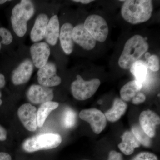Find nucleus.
Returning <instances> with one entry per match:
<instances>
[{
    "instance_id": "nucleus-12",
    "label": "nucleus",
    "mask_w": 160,
    "mask_h": 160,
    "mask_svg": "<svg viewBox=\"0 0 160 160\" xmlns=\"http://www.w3.org/2000/svg\"><path fill=\"white\" fill-rule=\"evenodd\" d=\"M140 126L150 138L155 135L156 126L159 125L160 118L154 112L146 110L142 112L139 117Z\"/></svg>"
},
{
    "instance_id": "nucleus-40",
    "label": "nucleus",
    "mask_w": 160,
    "mask_h": 160,
    "mask_svg": "<svg viewBox=\"0 0 160 160\" xmlns=\"http://www.w3.org/2000/svg\"></svg>"
},
{
    "instance_id": "nucleus-20",
    "label": "nucleus",
    "mask_w": 160,
    "mask_h": 160,
    "mask_svg": "<svg viewBox=\"0 0 160 160\" xmlns=\"http://www.w3.org/2000/svg\"><path fill=\"white\" fill-rule=\"evenodd\" d=\"M34 6L31 1L23 0L13 7L12 15L22 16L28 21L34 14Z\"/></svg>"
},
{
    "instance_id": "nucleus-10",
    "label": "nucleus",
    "mask_w": 160,
    "mask_h": 160,
    "mask_svg": "<svg viewBox=\"0 0 160 160\" xmlns=\"http://www.w3.org/2000/svg\"><path fill=\"white\" fill-rule=\"evenodd\" d=\"M30 50L34 66L38 69L45 66L50 54L49 45L44 42H36L31 46Z\"/></svg>"
},
{
    "instance_id": "nucleus-29",
    "label": "nucleus",
    "mask_w": 160,
    "mask_h": 160,
    "mask_svg": "<svg viewBox=\"0 0 160 160\" xmlns=\"http://www.w3.org/2000/svg\"><path fill=\"white\" fill-rule=\"evenodd\" d=\"M146 99V97L145 95L142 92H139L135 96L134 98L132 100V101L133 104L138 105V104L144 102Z\"/></svg>"
},
{
    "instance_id": "nucleus-4",
    "label": "nucleus",
    "mask_w": 160,
    "mask_h": 160,
    "mask_svg": "<svg viewBox=\"0 0 160 160\" xmlns=\"http://www.w3.org/2000/svg\"><path fill=\"white\" fill-rule=\"evenodd\" d=\"M100 85L101 82L98 79L86 81L80 75H78L77 80L72 83V93L75 98L78 100L88 99L96 92Z\"/></svg>"
},
{
    "instance_id": "nucleus-25",
    "label": "nucleus",
    "mask_w": 160,
    "mask_h": 160,
    "mask_svg": "<svg viewBox=\"0 0 160 160\" xmlns=\"http://www.w3.org/2000/svg\"><path fill=\"white\" fill-rule=\"evenodd\" d=\"M76 122V114L72 109L68 108L65 111L62 118L63 126L67 129L72 128Z\"/></svg>"
},
{
    "instance_id": "nucleus-19",
    "label": "nucleus",
    "mask_w": 160,
    "mask_h": 160,
    "mask_svg": "<svg viewBox=\"0 0 160 160\" xmlns=\"http://www.w3.org/2000/svg\"><path fill=\"white\" fill-rule=\"evenodd\" d=\"M143 87V84L136 80H132L126 83L122 87L120 91L122 99L124 102L132 101Z\"/></svg>"
},
{
    "instance_id": "nucleus-8",
    "label": "nucleus",
    "mask_w": 160,
    "mask_h": 160,
    "mask_svg": "<svg viewBox=\"0 0 160 160\" xmlns=\"http://www.w3.org/2000/svg\"><path fill=\"white\" fill-rule=\"evenodd\" d=\"M37 110L30 103H25L18 109V114L24 127L29 131L33 132L37 129Z\"/></svg>"
},
{
    "instance_id": "nucleus-33",
    "label": "nucleus",
    "mask_w": 160,
    "mask_h": 160,
    "mask_svg": "<svg viewBox=\"0 0 160 160\" xmlns=\"http://www.w3.org/2000/svg\"><path fill=\"white\" fill-rule=\"evenodd\" d=\"M6 81L5 76L3 74L0 73V88H2L5 86Z\"/></svg>"
},
{
    "instance_id": "nucleus-38",
    "label": "nucleus",
    "mask_w": 160,
    "mask_h": 160,
    "mask_svg": "<svg viewBox=\"0 0 160 160\" xmlns=\"http://www.w3.org/2000/svg\"><path fill=\"white\" fill-rule=\"evenodd\" d=\"M98 103L99 104H102V100H99L98 102Z\"/></svg>"
},
{
    "instance_id": "nucleus-5",
    "label": "nucleus",
    "mask_w": 160,
    "mask_h": 160,
    "mask_svg": "<svg viewBox=\"0 0 160 160\" xmlns=\"http://www.w3.org/2000/svg\"><path fill=\"white\" fill-rule=\"evenodd\" d=\"M84 27L96 41H106L109 33V27L105 19L97 15H91L86 18Z\"/></svg>"
},
{
    "instance_id": "nucleus-23",
    "label": "nucleus",
    "mask_w": 160,
    "mask_h": 160,
    "mask_svg": "<svg viewBox=\"0 0 160 160\" xmlns=\"http://www.w3.org/2000/svg\"><path fill=\"white\" fill-rule=\"evenodd\" d=\"M11 22L14 32L19 37H23L27 31L28 21L22 17L12 15Z\"/></svg>"
},
{
    "instance_id": "nucleus-22",
    "label": "nucleus",
    "mask_w": 160,
    "mask_h": 160,
    "mask_svg": "<svg viewBox=\"0 0 160 160\" xmlns=\"http://www.w3.org/2000/svg\"><path fill=\"white\" fill-rule=\"evenodd\" d=\"M148 69L146 62L138 60L132 66L130 70L136 81L143 84L147 78Z\"/></svg>"
},
{
    "instance_id": "nucleus-6",
    "label": "nucleus",
    "mask_w": 160,
    "mask_h": 160,
    "mask_svg": "<svg viewBox=\"0 0 160 160\" xmlns=\"http://www.w3.org/2000/svg\"><path fill=\"white\" fill-rule=\"evenodd\" d=\"M81 119L90 124L92 129L96 134H100L106 128L107 124L105 114L96 108L83 109L80 112Z\"/></svg>"
},
{
    "instance_id": "nucleus-1",
    "label": "nucleus",
    "mask_w": 160,
    "mask_h": 160,
    "mask_svg": "<svg viewBox=\"0 0 160 160\" xmlns=\"http://www.w3.org/2000/svg\"><path fill=\"white\" fill-rule=\"evenodd\" d=\"M152 10L150 0H128L123 4L122 15L127 22L136 25L148 21L151 17Z\"/></svg>"
},
{
    "instance_id": "nucleus-21",
    "label": "nucleus",
    "mask_w": 160,
    "mask_h": 160,
    "mask_svg": "<svg viewBox=\"0 0 160 160\" xmlns=\"http://www.w3.org/2000/svg\"><path fill=\"white\" fill-rule=\"evenodd\" d=\"M59 104L56 102H46L40 106L37 113V123L38 127H42L52 111L58 107Z\"/></svg>"
},
{
    "instance_id": "nucleus-32",
    "label": "nucleus",
    "mask_w": 160,
    "mask_h": 160,
    "mask_svg": "<svg viewBox=\"0 0 160 160\" xmlns=\"http://www.w3.org/2000/svg\"><path fill=\"white\" fill-rule=\"evenodd\" d=\"M0 160H12L11 156L5 152H0Z\"/></svg>"
},
{
    "instance_id": "nucleus-3",
    "label": "nucleus",
    "mask_w": 160,
    "mask_h": 160,
    "mask_svg": "<svg viewBox=\"0 0 160 160\" xmlns=\"http://www.w3.org/2000/svg\"><path fill=\"white\" fill-rule=\"evenodd\" d=\"M62 142V137L59 134L42 133L25 140L22 144V148L27 152H32L54 149L59 146Z\"/></svg>"
},
{
    "instance_id": "nucleus-30",
    "label": "nucleus",
    "mask_w": 160,
    "mask_h": 160,
    "mask_svg": "<svg viewBox=\"0 0 160 160\" xmlns=\"http://www.w3.org/2000/svg\"><path fill=\"white\" fill-rule=\"evenodd\" d=\"M108 160H123L122 156L119 152L112 150L109 152Z\"/></svg>"
},
{
    "instance_id": "nucleus-26",
    "label": "nucleus",
    "mask_w": 160,
    "mask_h": 160,
    "mask_svg": "<svg viewBox=\"0 0 160 160\" xmlns=\"http://www.w3.org/2000/svg\"><path fill=\"white\" fill-rule=\"evenodd\" d=\"M12 41V36L9 30L4 28H0V49L3 45H8Z\"/></svg>"
},
{
    "instance_id": "nucleus-31",
    "label": "nucleus",
    "mask_w": 160,
    "mask_h": 160,
    "mask_svg": "<svg viewBox=\"0 0 160 160\" xmlns=\"http://www.w3.org/2000/svg\"><path fill=\"white\" fill-rule=\"evenodd\" d=\"M7 131L5 128L0 125V141H4L7 138Z\"/></svg>"
},
{
    "instance_id": "nucleus-2",
    "label": "nucleus",
    "mask_w": 160,
    "mask_h": 160,
    "mask_svg": "<svg viewBox=\"0 0 160 160\" xmlns=\"http://www.w3.org/2000/svg\"><path fill=\"white\" fill-rule=\"evenodd\" d=\"M147 39L139 35H136L126 42L118 64L123 69H129L144 53L148 51L149 45Z\"/></svg>"
},
{
    "instance_id": "nucleus-15",
    "label": "nucleus",
    "mask_w": 160,
    "mask_h": 160,
    "mask_svg": "<svg viewBox=\"0 0 160 160\" xmlns=\"http://www.w3.org/2000/svg\"><path fill=\"white\" fill-rule=\"evenodd\" d=\"M49 21V18L46 14L42 13L38 16L30 33V38L32 42H37L45 38Z\"/></svg>"
},
{
    "instance_id": "nucleus-14",
    "label": "nucleus",
    "mask_w": 160,
    "mask_h": 160,
    "mask_svg": "<svg viewBox=\"0 0 160 160\" xmlns=\"http://www.w3.org/2000/svg\"><path fill=\"white\" fill-rule=\"evenodd\" d=\"M73 27L69 23H65L60 31L59 38L61 46L66 54H71L73 51V41L72 32Z\"/></svg>"
},
{
    "instance_id": "nucleus-24",
    "label": "nucleus",
    "mask_w": 160,
    "mask_h": 160,
    "mask_svg": "<svg viewBox=\"0 0 160 160\" xmlns=\"http://www.w3.org/2000/svg\"><path fill=\"white\" fill-rule=\"evenodd\" d=\"M131 131L141 145L145 147H149L151 146V138L145 133L141 126L138 125L133 126L132 128Z\"/></svg>"
},
{
    "instance_id": "nucleus-18",
    "label": "nucleus",
    "mask_w": 160,
    "mask_h": 160,
    "mask_svg": "<svg viewBox=\"0 0 160 160\" xmlns=\"http://www.w3.org/2000/svg\"><path fill=\"white\" fill-rule=\"evenodd\" d=\"M127 108V104L122 100L115 99L112 107L105 112L106 119L109 122H116L125 113Z\"/></svg>"
},
{
    "instance_id": "nucleus-16",
    "label": "nucleus",
    "mask_w": 160,
    "mask_h": 160,
    "mask_svg": "<svg viewBox=\"0 0 160 160\" xmlns=\"http://www.w3.org/2000/svg\"><path fill=\"white\" fill-rule=\"evenodd\" d=\"M60 25L58 18L54 15L49 20L46 27L45 38L46 42L51 46H55L59 38Z\"/></svg>"
},
{
    "instance_id": "nucleus-37",
    "label": "nucleus",
    "mask_w": 160,
    "mask_h": 160,
    "mask_svg": "<svg viewBox=\"0 0 160 160\" xmlns=\"http://www.w3.org/2000/svg\"><path fill=\"white\" fill-rule=\"evenodd\" d=\"M2 97V93H1V92H0V98ZM2 100H1V99L0 98V106H1V105H2Z\"/></svg>"
},
{
    "instance_id": "nucleus-28",
    "label": "nucleus",
    "mask_w": 160,
    "mask_h": 160,
    "mask_svg": "<svg viewBox=\"0 0 160 160\" xmlns=\"http://www.w3.org/2000/svg\"><path fill=\"white\" fill-rule=\"evenodd\" d=\"M131 160H158L157 157L152 152H143L138 153Z\"/></svg>"
},
{
    "instance_id": "nucleus-39",
    "label": "nucleus",
    "mask_w": 160,
    "mask_h": 160,
    "mask_svg": "<svg viewBox=\"0 0 160 160\" xmlns=\"http://www.w3.org/2000/svg\"><path fill=\"white\" fill-rule=\"evenodd\" d=\"M158 96L159 97V96H160V94H158Z\"/></svg>"
},
{
    "instance_id": "nucleus-9",
    "label": "nucleus",
    "mask_w": 160,
    "mask_h": 160,
    "mask_svg": "<svg viewBox=\"0 0 160 160\" xmlns=\"http://www.w3.org/2000/svg\"><path fill=\"white\" fill-rule=\"evenodd\" d=\"M27 97L32 104H42L51 101L53 98V92L49 87L33 85L28 89Z\"/></svg>"
},
{
    "instance_id": "nucleus-11",
    "label": "nucleus",
    "mask_w": 160,
    "mask_h": 160,
    "mask_svg": "<svg viewBox=\"0 0 160 160\" xmlns=\"http://www.w3.org/2000/svg\"><path fill=\"white\" fill-rule=\"evenodd\" d=\"M72 38L73 42L86 50H91L96 45V41L85 29L82 24L73 27Z\"/></svg>"
},
{
    "instance_id": "nucleus-13",
    "label": "nucleus",
    "mask_w": 160,
    "mask_h": 160,
    "mask_svg": "<svg viewBox=\"0 0 160 160\" xmlns=\"http://www.w3.org/2000/svg\"><path fill=\"white\" fill-rule=\"evenodd\" d=\"M33 69V63L31 60L23 61L12 71L11 78L13 84L20 85L27 82L31 78Z\"/></svg>"
},
{
    "instance_id": "nucleus-27",
    "label": "nucleus",
    "mask_w": 160,
    "mask_h": 160,
    "mask_svg": "<svg viewBox=\"0 0 160 160\" xmlns=\"http://www.w3.org/2000/svg\"><path fill=\"white\" fill-rule=\"evenodd\" d=\"M148 69L152 71L156 72L160 69V59L156 55H152L146 61Z\"/></svg>"
},
{
    "instance_id": "nucleus-7",
    "label": "nucleus",
    "mask_w": 160,
    "mask_h": 160,
    "mask_svg": "<svg viewBox=\"0 0 160 160\" xmlns=\"http://www.w3.org/2000/svg\"><path fill=\"white\" fill-rule=\"evenodd\" d=\"M55 65L52 62H47L45 66L39 69L38 72V82L41 86L46 87L58 86L62 79L56 73Z\"/></svg>"
},
{
    "instance_id": "nucleus-17",
    "label": "nucleus",
    "mask_w": 160,
    "mask_h": 160,
    "mask_svg": "<svg viewBox=\"0 0 160 160\" xmlns=\"http://www.w3.org/2000/svg\"><path fill=\"white\" fill-rule=\"evenodd\" d=\"M122 142L118 145L123 153L129 155L134 151L135 148L139 147L141 144L137 139L132 131H126L121 136Z\"/></svg>"
},
{
    "instance_id": "nucleus-35",
    "label": "nucleus",
    "mask_w": 160,
    "mask_h": 160,
    "mask_svg": "<svg viewBox=\"0 0 160 160\" xmlns=\"http://www.w3.org/2000/svg\"><path fill=\"white\" fill-rule=\"evenodd\" d=\"M151 55L149 52H146V54H145V57H146V60L148 59L149 58V57L151 56Z\"/></svg>"
},
{
    "instance_id": "nucleus-34",
    "label": "nucleus",
    "mask_w": 160,
    "mask_h": 160,
    "mask_svg": "<svg viewBox=\"0 0 160 160\" xmlns=\"http://www.w3.org/2000/svg\"><path fill=\"white\" fill-rule=\"evenodd\" d=\"M93 1L91 0H75L73 2H80L84 4H88L93 2Z\"/></svg>"
},
{
    "instance_id": "nucleus-36",
    "label": "nucleus",
    "mask_w": 160,
    "mask_h": 160,
    "mask_svg": "<svg viewBox=\"0 0 160 160\" xmlns=\"http://www.w3.org/2000/svg\"><path fill=\"white\" fill-rule=\"evenodd\" d=\"M7 2H8V1H6V0H5H5H0V5L4 4Z\"/></svg>"
}]
</instances>
